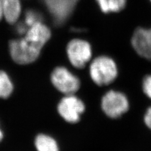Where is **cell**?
I'll use <instances>...</instances> for the list:
<instances>
[{
	"instance_id": "cell-1",
	"label": "cell",
	"mask_w": 151,
	"mask_h": 151,
	"mask_svg": "<svg viewBox=\"0 0 151 151\" xmlns=\"http://www.w3.org/2000/svg\"><path fill=\"white\" fill-rule=\"evenodd\" d=\"M51 32L42 22L30 27L24 37L9 42V49L12 59L19 64H28L39 58L42 47L48 41Z\"/></svg>"
},
{
	"instance_id": "cell-2",
	"label": "cell",
	"mask_w": 151,
	"mask_h": 151,
	"mask_svg": "<svg viewBox=\"0 0 151 151\" xmlns=\"http://www.w3.org/2000/svg\"><path fill=\"white\" fill-rule=\"evenodd\" d=\"M89 74L94 83L98 86H106L116 79L118 74L117 66L111 58L107 56H100L91 63Z\"/></svg>"
},
{
	"instance_id": "cell-3",
	"label": "cell",
	"mask_w": 151,
	"mask_h": 151,
	"mask_svg": "<svg viewBox=\"0 0 151 151\" xmlns=\"http://www.w3.org/2000/svg\"><path fill=\"white\" fill-rule=\"evenodd\" d=\"M101 108L108 116L117 119L129 110V102L124 93L111 90L102 98Z\"/></svg>"
},
{
	"instance_id": "cell-4",
	"label": "cell",
	"mask_w": 151,
	"mask_h": 151,
	"mask_svg": "<svg viewBox=\"0 0 151 151\" xmlns=\"http://www.w3.org/2000/svg\"><path fill=\"white\" fill-rule=\"evenodd\" d=\"M50 79L54 87L65 95L74 94L80 88L78 78L64 67L56 68L52 73Z\"/></svg>"
},
{
	"instance_id": "cell-5",
	"label": "cell",
	"mask_w": 151,
	"mask_h": 151,
	"mask_svg": "<svg viewBox=\"0 0 151 151\" xmlns=\"http://www.w3.org/2000/svg\"><path fill=\"white\" fill-rule=\"evenodd\" d=\"M52 18L54 25H64L79 0H42Z\"/></svg>"
},
{
	"instance_id": "cell-6",
	"label": "cell",
	"mask_w": 151,
	"mask_h": 151,
	"mask_svg": "<svg viewBox=\"0 0 151 151\" xmlns=\"http://www.w3.org/2000/svg\"><path fill=\"white\" fill-rule=\"evenodd\" d=\"M85 110V105L81 100L74 94L65 95L58 104V111L59 115L69 123L75 124Z\"/></svg>"
},
{
	"instance_id": "cell-7",
	"label": "cell",
	"mask_w": 151,
	"mask_h": 151,
	"mask_svg": "<svg viewBox=\"0 0 151 151\" xmlns=\"http://www.w3.org/2000/svg\"><path fill=\"white\" fill-rule=\"evenodd\" d=\"M67 54L70 63L74 67L81 69L91 58V47L88 42L74 39L68 44Z\"/></svg>"
},
{
	"instance_id": "cell-8",
	"label": "cell",
	"mask_w": 151,
	"mask_h": 151,
	"mask_svg": "<svg viewBox=\"0 0 151 151\" xmlns=\"http://www.w3.org/2000/svg\"><path fill=\"white\" fill-rule=\"evenodd\" d=\"M131 42L137 53L142 58L151 60V28H137Z\"/></svg>"
},
{
	"instance_id": "cell-9",
	"label": "cell",
	"mask_w": 151,
	"mask_h": 151,
	"mask_svg": "<svg viewBox=\"0 0 151 151\" xmlns=\"http://www.w3.org/2000/svg\"><path fill=\"white\" fill-rule=\"evenodd\" d=\"M21 12L20 0H3V18L9 24H15L18 22Z\"/></svg>"
},
{
	"instance_id": "cell-10",
	"label": "cell",
	"mask_w": 151,
	"mask_h": 151,
	"mask_svg": "<svg viewBox=\"0 0 151 151\" xmlns=\"http://www.w3.org/2000/svg\"><path fill=\"white\" fill-rule=\"evenodd\" d=\"M35 145L37 151H59L55 140L45 134L38 135L35 140Z\"/></svg>"
},
{
	"instance_id": "cell-11",
	"label": "cell",
	"mask_w": 151,
	"mask_h": 151,
	"mask_svg": "<svg viewBox=\"0 0 151 151\" xmlns=\"http://www.w3.org/2000/svg\"><path fill=\"white\" fill-rule=\"evenodd\" d=\"M101 10L108 13L122 10L126 6V0H96Z\"/></svg>"
},
{
	"instance_id": "cell-12",
	"label": "cell",
	"mask_w": 151,
	"mask_h": 151,
	"mask_svg": "<svg viewBox=\"0 0 151 151\" xmlns=\"http://www.w3.org/2000/svg\"><path fill=\"white\" fill-rule=\"evenodd\" d=\"M13 90V84L9 76L3 70H0V98H7Z\"/></svg>"
},
{
	"instance_id": "cell-13",
	"label": "cell",
	"mask_w": 151,
	"mask_h": 151,
	"mask_svg": "<svg viewBox=\"0 0 151 151\" xmlns=\"http://www.w3.org/2000/svg\"><path fill=\"white\" fill-rule=\"evenodd\" d=\"M23 22L28 28H30L37 23L42 22V16L40 13L37 10L28 9L25 13Z\"/></svg>"
},
{
	"instance_id": "cell-14",
	"label": "cell",
	"mask_w": 151,
	"mask_h": 151,
	"mask_svg": "<svg viewBox=\"0 0 151 151\" xmlns=\"http://www.w3.org/2000/svg\"><path fill=\"white\" fill-rule=\"evenodd\" d=\"M142 89L145 94L151 100V74L144 78L142 82Z\"/></svg>"
},
{
	"instance_id": "cell-15",
	"label": "cell",
	"mask_w": 151,
	"mask_h": 151,
	"mask_svg": "<svg viewBox=\"0 0 151 151\" xmlns=\"http://www.w3.org/2000/svg\"><path fill=\"white\" fill-rule=\"evenodd\" d=\"M28 28L25 23L23 22H20L19 23H18L16 26V32L18 33L19 35H24L26 32H27V30H28Z\"/></svg>"
},
{
	"instance_id": "cell-16",
	"label": "cell",
	"mask_w": 151,
	"mask_h": 151,
	"mask_svg": "<svg viewBox=\"0 0 151 151\" xmlns=\"http://www.w3.org/2000/svg\"><path fill=\"white\" fill-rule=\"evenodd\" d=\"M144 120L145 125L147 126L150 130H151V106L149 107L147 110V111H146L145 114L144 115Z\"/></svg>"
},
{
	"instance_id": "cell-17",
	"label": "cell",
	"mask_w": 151,
	"mask_h": 151,
	"mask_svg": "<svg viewBox=\"0 0 151 151\" xmlns=\"http://www.w3.org/2000/svg\"><path fill=\"white\" fill-rule=\"evenodd\" d=\"M3 18V0H0V21Z\"/></svg>"
},
{
	"instance_id": "cell-18",
	"label": "cell",
	"mask_w": 151,
	"mask_h": 151,
	"mask_svg": "<svg viewBox=\"0 0 151 151\" xmlns=\"http://www.w3.org/2000/svg\"><path fill=\"white\" fill-rule=\"evenodd\" d=\"M3 137V132H1V129H0V142L1 141V140H2Z\"/></svg>"
},
{
	"instance_id": "cell-19",
	"label": "cell",
	"mask_w": 151,
	"mask_h": 151,
	"mask_svg": "<svg viewBox=\"0 0 151 151\" xmlns=\"http://www.w3.org/2000/svg\"><path fill=\"white\" fill-rule=\"evenodd\" d=\"M150 1H151V0H150Z\"/></svg>"
}]
</instances>
